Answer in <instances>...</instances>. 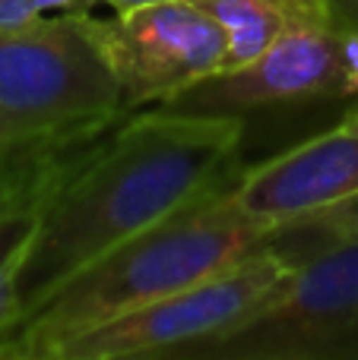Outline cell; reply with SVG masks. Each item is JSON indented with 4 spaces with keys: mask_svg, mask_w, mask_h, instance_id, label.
<instances>
[{
    "mask_svg": "<svg viewBox=\"0 0 358 360\" xmlns=\"http://www.w3.org/2000/svg\"><path fill=\"white\" fill-rule=\"evenodd\" d=\"M92 146L48 162H0V335L19 316V275L35 243L44 202L63 171Z\"/></svg>",
    "mask_w": 358,
    "mask_h": 360,
    "instance_id": "cell-9",
    "label": "cell"
},
{
    "mask_svg": "<svg viewBox=\"0 0 358 360\" xmlns=\"http://www.w3.org/2000/svg\"><path fill=\"white\" fill-rule=\"evenodd\" d=\"M245 130L232 114L162 105L127 114L51 190L19 275V316L105 250L232 180Z\"/></svg>",
    "mask_w": 358,
    "mask_h": 360,
    "instance_id": "cell-1",
    "label": "cell"
},
{
    "mask_svg": "<svg viewBox=\"0 0 358 360\" xmlns=\"http://www.w3.org/2000/svg\"><path fill=\"white\" fill-rule=\"evenodd\" d=\"M101 4H108L114 13L121 10H133V6H146V4H159V0H101Z\"/></svg>",
    "mask_w": 358,
    "mask_h": 360,
    "instance_id": "cell-14",
    "label": "cell"
},
{
    "mask_svg": "<svg viewBox=\"0 0 358 360\" xmlns=\"http://www.w3.org/2000/svg\"><path fill=\"white\" fill-rule=\"evenodd\" d=\"M323 4L330 6V13H333L340 22H346L349 29L358 32V0H323Z\"/></svg>",
    "mask_w": 358,
    "mask_h": 360,
    "instance_id": "cell-13",
    "label": "cell"
},
{
    "mask_svg": "<svg viewBox=\"0 0 358 360\" xmlns=\"http://www.w3.org/2000/svg\"><path fill=\"white\" fill-rule=\"evenodd\" d=\"M190 4L209 13L232 35L228 67H241V63L254 60L292 22L321 19L330 13L323 0H190Z\"/></svg>",
    "mask_w": 358,
    "mask_h": 360,
    "instance_id": "cell-10",
    "label": "cell"
},
{
    "mask_svg": "<svg viewBox=\"0 0 358 360\" xmlns=\"http://www.w3.org/2000/svg\"><path fill=\"white\" fill-rule=\"evenodd\" d=\"M349 95L358 98V32L327 13L292 22L254 60L206 76L162 108L247 117L264 108Z\"/></svg>",
    "mask_w": 358,
    "mask_h": 360,
    "instance_id": "cell-6",
    "label": "cell"
},
{
    "mask_svg": "<svg viewBox=\"0 0 358 360\" xmlns=\"http://www.w3.org/2000/svg\"><path fill=\"white\" fill-rule=\"evenodd\" d=\"M292 262L260 247L235 266L63 342L51 360H190L283 285Z\"/></svg>",
    "mask_w": 358,
    "mask_h": 360,
    "instance_id": "cell-4",
    "label": "cell"
},
{
    "mask_svg": "<svg viewBox=\"0 0 358 360\" xmlns=\"http://www.w3.org/2000/svg\"><path fill=\"white\" fill-rule=\"evenodd\" d=\"M235 177L67 275L0 335V360H51L70 338L260 250L273 224L235 199Z\"/></svg>",
    "mask_w": 358,
    "mask_h": 360,
    "instance_id": "cell-2",
    "label": "cell"
},
{
    "mask_svg": "<svg viewBox=\"0 0 358 360\" xmlns=\"http://www.w3.org/2000/svg\"><path fill=\"white\" fill-rule=\"evenodd\" d=\"M342 127H346V130H352V133H358V108H352V111L346 114V117L340 120Z\"/></svg>",
    "mask_w": 358,
    "mask_h": 360,
    "instance_id": "cell-15",
    "label": "cell"
},
{
    "mask_svg": "<svg viewBox=\"0 0 358 360\" xmlns=\"http://www.w3.org/2000/svg\"><path fill=\"white\" fill-rule=\"evenodd\" d=\"M358 237V196H349L336 205H327L321 212L292 218L276 228H270L264 247L279 253L285 262H298L317 250L340 240H355Z\"/></svg>",
    "mask_w": 358,
    "mask_h": 360,
    "instance_id": "cell-11",
    "label": "cell"
},
{
    "mask_svg": "<svg viewBox=\"0 0 358 360\" xmlns=\"http://www.w3.org/2000/svg\"><path fill=\"white\" fill-rule=\"evenodd\" d=\"M99 0H0V32L25 29L44 16L89 13Z\"/></svg>",
    "mask_w": 358,
    "mask_h": 360,
    "instance_id": "cell-12",
    "label": "cell"
},
{
    "mask_svg": "<svg viewBox=\"0 0 358 360\" xmlns=\"http://www.w3.org/2000/svg\"><path fill=\"white\" fill-rule=\"evenodd\" d=\"M127 114L92 13L0 32V162L70 155Z\"/></svg>",
    "mask_w": 358,
    "mask_h": 360,
    "instance_id": "cell-3",
    "label": "cell"
},
{
    "mask_svg": "<svg viewBox=\"0 0 358 360\" xmlns=\"http://www.w3.org/2000/svg\"><path fill=\"white\" fill-rule=\"evenodd\" d=\"M101 51L121 89L124 111L165 105L228 67L232 35L190 0L121 10L95 19Z\"/></svg>",
    "mask_w": 358,
    "mask_h": 360,
    "instance_id": "cell-7",
    "label": "cell"
},
{
    "mask_svg": "<svg viewBox=\"0 0 358 360\" xmlns=\"http://www.w3.org/2000/svg\"><path fill=\"white\" fill-rule=\"evenodd\" d=\"M190 360H358V237L292 262L260 310Z\"/></svg>",
    "mask_w": 358,
    "mask_h": 360,
    "instance_id": "cell-5",
    "label": "cell"
},
{
    "mask_svg": "<svg viewBox=\"0 0 358 360\" xmlns=\"http://www.w3.org/2000/svg\"><path fill=\"white\" fill-rule=\"evenodd\" d=\"M349 196H358V133L342 124L257 165H241L235 177V199L273 228Z\"/></svg>",
    "mask_w": 358,
    "mask_h": 360,
    "instance_id": "cell-8",
    "label": "cell"
}]
</instances>
